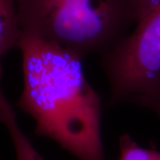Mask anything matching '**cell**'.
<instances>
[{
    "label": "cell",
    "mask_w": 160,
    "mask_h": 160,
    "mask_svg": "<svg viewBox=\"0 0 160 160\" xmlns=\"http://www.w3.org/2000/svg\"><path fill=\"white\" fill-rule=\"evenodd\" d=\"M21 34L16 0H0V69L2 58L18 46Z\"/></svg>",
    "instance_id": "5"
},
{
    "label": "cell",
    "mask_w": 160,
    "mask_h": 160,
    "mask_svg": "<svg viewBox=\"0 0 160 160\" xmlns=\"http://www.w3.org/2000/svg\"><path fill=\"white\" fill-rule=\"evenodd\" d=\"M110 86V104L143 107L160 96V0L117 46L102 55Z\"/></svg>",
    "instance_id": "3"
},
{
    "label": "cell",
    "mask_w": 160,
    "mask_h": 160,
    "mask_svg": "<svg viewBox=\"0 0 160 160\" xmlns=\"http://www.w3.org/2000/svg\"><path fill=\"white\" fill-rule=\"evenodd\" d=\"M22 34L81 59L109 52L137 18L128 0H16Z\"/></svg>",
    "instance_id": "2"
},
{
    "label": "cell",
    "mask_w": 160,
    "mask_h": 160,
    "mask_svg": "<svg viewBox=\"0 0 160 160\" xmlns=\"http://www.w3.org/2000/svg\"><path fill=\"white\" fill-rule=\"evenodd\" d=\"M23 89L17 106L33 118L35 134L50 138L78 160H105L102 99L82 59L60 46L21 34Z\"/></svg>",
    "instance_id": "1"
},
{
    "label": "cell",
    "mask_w": 160,
    "mask_h": 160,
    "mask_svg": "<svg viewBox=\"0 0 160 160\" xmlns=\"http://www.w3.org/2000/svg\"><path fill=\"white\" fill-rule=\"evenodd\" d=\"M1 85L2 81H0V123L6 126L10 133L16 153V160H45L21 130L14 110L6 99Z\"/></svg>",
    "instance_id": "4"
},
{
    "label": "cell",
    "mask_w": 160,
    "mask_h": 160,
    "mask_svg": "<svg viewBox=\"0 0 160 160\" xmlns=\"http://www.w3.org/2000/svg\"><path fill=\"white\" fill-rule=\"evenodd\" d=\"M143 107L152 110L153 112H155L158 116V118H160V96L154 98L153 100L148 102Z\"/></svg>",
    "instance_id": "8"
},
{
    "label": "cell",
    "mask_w": 160,
    "mask_h": 160,
    "mask_svg": "<svg viewBox=\"0 0 160 160\" xmlns=\"http://www.w3.org/2000/svg\"><path fill=\"white\" fill-rule=\"evenodd\" d=\"M119 160H160V151L142 148L125 133L119 139Z\"/></svg>",
    "instance_id": "6"
},
{
    "label": "cell",
    "mask_w": 160,
    "mask_h": 160,
    "mask_svg": "<svg viewBox=\"0 0 160 160\" xmlns=\"http://www.w3.org/2000/svg\"><path fill=\"white\" fill-rule=\"evenodd\" d=\"M128 1L136 15L137 22L150 10L155 2V0H128Z\"/></svg>",
    "instance_id": "7"
}]
</instances>
